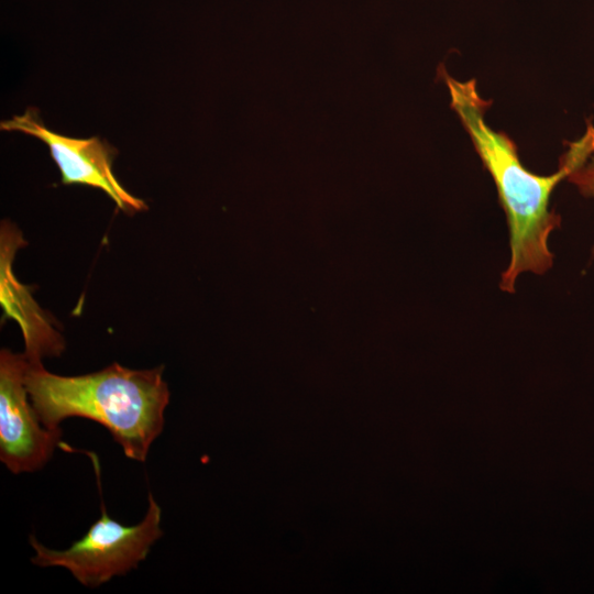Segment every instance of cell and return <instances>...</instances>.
Returning a JSON list of instances; mask_svg holds the SVG:
<instances>
[{
    "mask_svg": "<svg viewBox=\"0 0 594 594\" xmlns=\"http://www.w3.org/2000/svg\"><path fill=\"white\" fill-rule=\"evenodd\" d=\"M0 128L32 135L45 143L61 172L62 184L98 188L125 212L146 209L145 202L131 195L116 178L112 162L117 151L100 138L75 139L55 133L43 124L34 108L1 121Z\"/></svg>",
    "mask_w": 594,
    "mask_h": 594,
    "instance_id": "obj_5",
    "label": "cell"
},
{
    "mask_svg": "<svg viewBox=\"0 0 594 594\" xmlns=\"http://www.w3.org/2000/svg\"><path fill=\"white\" fill-rule=\"evenodd\" d=\"M29 361V360H28ZM164 366L132 370L118 363L77 376H63L30 362L25 385L41 422L61 429L63 420L81 417L102 425L127 458L144 462L164 428L169 402Z\"/></svg>",
    "mask_w": 594,
    "mask_h": 594,
    "instance_id": "obj_2",
    "label": "cell"
},
{
    "mask_svg": "<svg viewBox=\"0 0 594 594\" xmlns=\"http://www.w3.org/2000/svg\"><path fill=\"white\" fill-rule=\"evenodd\" d=\"M438 75L448 87L451 109L495 183L507 219L510 246L509 264L501 276L499 286L502 290L514 293L521 273L543 274L552 266L548 238L560 227L561 218L550 209V198L556 186L568 178L573 168L574 154L568 148L552 175L541 176L528 170L519 160L514 141L486 123L491 101L480 96L476 80L454 79L442 65Z\"/></svg>",
    "mask_w": 594,
    "mask_h": 594,
    "instance_id": "obj_1",
    "label": "cell"
},
{
    "mask_svg": "<svg viewBox=\"0 0 594 594\" xmlns=\"http://www.w3.org/2000/svg\"><path fill=\"white\" fill-rule=\"evenodd\" d=\"M28 364L25 354L0 352V460L14 474L42 469L62 436L37 417L25 385Z\"/></svg>",
    "mask_w": 594,
    "mask_h": 594,
    "instance_id": "obj_4",
    "label": "cell"
},
{
    "mask_svg": "<svg viewBox=\"0 0 594 594\" xmlns=\"http://www.w3.org/2000/svg\"><path fill=\"white\" fill-rule=\"evenodd\" d=\"M580 153L568 179L583 196L594 198V146L584 145Z\"/></svg>",
    "mask_w": 594,
    "mask_h": 594,
    "instance_id": "obj_6",
    "label": "cell"
},
{
    "mask_svg": "<svg viewBox=\"0 0 594 594\" xmlns=\"http://www.w3.org/2000/svg\"><path fill=\"white\" fill-rule=\"evenodd\" d=\"M101 509V516L66 550L48 549L31 535L29 541L35 551L32 563L42 568H65L88 587H97L138 568L163 536L162 510L152 493H148L144 518L133 526H124L108 516L103 503Z\"/></svg>",
    "mask_w": 594,
    "mask_h": 594,
    "instance_id": "obj_3",
    "label": "cell"
}]
</instances>
